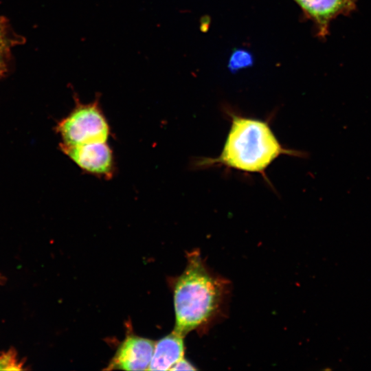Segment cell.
Returning a JSON list of instances; mask_svg holds the SVG:
<instances>
[{
    "label": "cell",
    "instance_id": "cell-1",
    "mask_svg": "<svg viewBox=\"0 0 371 371\" xmlns=\"http://www.w3.org/2000/svg\"><path fill=\"white\" fill-rule=\"evenodd\" d=\"M227 113L230 127L220 155L197 159L194 167H224L246 173H258L267 181L266 170L279 157L304 156L301 151L285 148L269 122L232 111Z\"/></svg>",
    "mask_w": 371,
    "mask_h": 371
},
{
    "label": "cell",
    "instance_id": "cell-2",
    "mask_svg": "<svg viewBox=\"0 0 371 371\" xmlns=\"http://www.w3.org/2000/svg\"><path fill=\"white\" fill-rule=\"evenodd\" d=\"M187 265L174 286L175 327L185 337L214 319L223 302L228 282L210 273L199 252L188 254Z\"/></svg>",
    "mask_w": 371,
    "mask_h": 371
},
{
    "label": "cell",
    "instance_id": "cell-3",
    "mask_svg": "<svg viewBox=\"0 0 371 371\" xmlns=\"http://www.w3.org/2000/svg\"><path fill=\"white\" fill-rule=\"evenodd\" d=\"M58 131L66 146L106 142L111 128L100 105V99L82 104L77 101L71 113L58 125Z\"/></svg>",
    "mask_w": 371,
    "mask_h": 371
},
{
    "label": "cell",
    "instance_id": "cell-4",
    "mask_svg": "<svg viewBox=\"0 0 371 371\" xmlns=\"http://www.w3.org/2000/svg\"><path fill=\"white\" fill-rule=\"evenodd\" d=\"M61 150L83 171L111 179L115 172L113 151L107 142L77 146L60 145Z\"/></svg>",
    "mask_w": 371,
    "mask_h": 371
},
{
    "label": "cell",
    "instance_id": "cell-5",
    "mask_svg": "<svg viewBox=\"0 0 371 371\" xmlns=\"http://www.w3.org/2000/svg\"><path fill=\"white\" fill-rule=\"evenodd\" d=\"M155 344L145 337L127 335L105 370H148Z\"/></svg>",
    "mask_w": 371,
    "mask_h": 371
},
{
    "label": "cell",
    "instance_id": "cell-6",
    "mask_svg": "<svg viewBox=\"0 0 371 371\" xmlns=\"http://www.w3.org/2000/svg\"><path fill=\"white\" fill-rule=\"evenodd\" d=\"M304 13L316 25L317 35L325 37L330 22L341 14L350 13L356 7L355 0H294Z\"/></svg>",
    "mask_w": 371,
    "mask_h": 371
},
{
    "label": "cell",
    "instance_id": "cell-7",
    "mask_svg": "<svg viewBox=\"0 0 371 371\" xmlns=\"http://www.w3.org/2000/svg\"><path fill=\"white\" fill-rule=\"evenodd\" d=\"M184 337L173 330L157 341L148 370H170L184 355Z\"/></svg>",
    "mask_w": 371,
    "mask_h": 371
},
{
    "label": "cell",
    "instance_id": "cell-8",
    "mask_svg": "<svg viewBox=\"0 0 371 371\" xmlns=\"http://www.w3.org/2000/svg\"><path fill=\"white\" fill-rule=\"evenodd\" d=\"M14 41L5 19L0 16V74L7 68L8 60Z\"/></svg>",
    "mask_w": 371,
    "mask_h": 371
},
{
    "label": "cell",
    "instance_id": "cell-9",
    "mask_svg": "<svg viewBox=\"0 0 371 371\" xmlns=\"http://www.w3.org/2000/svg\"><path fill=\"white\" fill-rule=\"evenodd\" d=\"M254 63V58L249 52L243 49H235L231 54L228 68L235 72L241 69L251 67Z\"/></svg>",
    "mask_w": 371,
    "mask_h": 371
},
{
    "label": "cell",
    "instance_id": "cell-10",
    "mask_svg": "<svg viewBox=\"0 0 371 371\" xmlns=\"http://www.w3.org/2000/svg\"><path fill=\"white\" fill-rule=\"evenodd\" d=\"M21 365L18 363L15 355L10 351L0 357V370H21Z\"/></svg>",
    "mask_w": 371,
    "mask_h": 371
},
{
    "label": "cell",
    "instance_id": "cell-11",
    "mask_svg": "<svg viewBox=\"0 0 371 371\" xmlns=\"http://www.w3.org/2000/svg\"><path fill=\"white\" fill-rule=\"evenodd\" d=\"M196 370L188 361L184 358L176 363L170 369V370Z\"/></svg>",
    "mask_w": 371,
    "mask_h": 371
}]
</instances>
